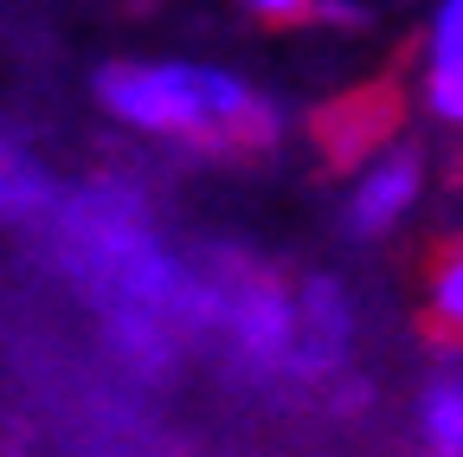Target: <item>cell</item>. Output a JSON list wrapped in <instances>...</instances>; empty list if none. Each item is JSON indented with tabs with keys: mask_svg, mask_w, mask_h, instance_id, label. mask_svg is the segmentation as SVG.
Masks as SVG:
<instances>
[{
	"mask_svg": "<svg viewBox=\"0 0 463 457\" xmlns=\"http://www.w3.org/2000/svg\"><path fill=\"white\" fill-rule=\"evenodd\" d=\"M97 97L116 123L200 155H258L277 136L270 103L213 65H109L97 78Z\"/></svg>",
	"mask_w": 463,
	"mask_h": 457,
	"instance_id": "6da1fadb",
	"label": "cell"
},
{
	"mask_svg": "<svg viewBox=\"0 0 463 457\" xmlns=\"http://www.w3.org/2000/svg\"><path fill=\"white\" fill-rule=\"evenodd\" d=\"M399 123H405V90H399V78H373V84H354V90L328 97V103L316 109L309 136H316V155H322L328 167H367L373 155L392 148Z\"/></svg>",
	"mask_w": 463,
	"mask_h": 457,
	"instance_id": "7a4b0ae2",
	"label": "cell"
},
{
	"mask_svg": "<svg viewBox=\"0 0 463 457\" xmlns=\"http://www.w3.org/2000/svg\"><path fill=\"white\" fill-rule=\"evenodd\" d=\"M419 335L444 355H463V233L438 239L419 264Z\"/></svg>",
	"mask_w": 463,
	"mask_h": 457,
	"instance_id": "3957f363",
	"label": "cell"
},
{
	"mask_svg": "<svg viewBox=\"0 0 463 457\" xmlns=\"http://www.w3.org/2000/svg\"><path fill=\"white\" fill-rule=\"evenodd\" d=\"M419 148H392V155H373L367 175L354 187V200H347V225L354 233H386V225L405 219V206L419 200Z\"/></svg>",
	"mask_w": 463,
	"mask_h": 457,
	"instance_id": "277c9868",
	"label": "cell"
},
{
	"mask_svg": "<svg viewBox=\"0 0 463 457\" xmlns=\"http://www.w3.org/2000/svg\"><path fill=\"white\" fill-rule=\"evenodd\" d=\"M425 90L438 103V117L463 123V20H438L431 26V71Z\"/></svg>",
	"mask_w": 463,
	"mask_h": 457,
	"instance_id": "5b68a950",
	"label": "cell"
},
{
	"mask_svg": "<svg viewBox=\"0 0 463 457\" xmlns=\"http://www.w3.org/2000/svg\"><path fill=\"white\" fill-rule=\"evenodd\" d=\"M419 432L431 457H463V380H431L419 399Z\"/></svg>",
	"mask_w": 463,
	"mask_h": 457,
	"instance_id": "8992f818",
	"label": "cell"
},
{
	"mask_svg": "<svg viewBox=\"0 0 463 457\" xmlns=\"http://www.w3.org/2000/svg\"><path fill=\"white\" fill-rule=\"evenodd\" d=\"M33 206H45V181H39V167L0 142V213H33Z\"/></svg>",
	"mask_w": 463,
	"mask_h": 457,
	"instance_id": "52a82bcc",
	"label": "cell"
},
{
	"mask_svg": "<svg viewBox=\"0 0 463 457\" xmlns=\"http://www.w3.org/2000/svg\"><path fill=\"white\" fill-rule=\"evenodd\" d=\"M251 7H258L264 20H309L316 0H251Z\"/></svg>",
	"mask_w": 463,
	"mask_h": 457,
	"instance_id": "ba28073f",
	"label": "cell"
},
{
	"mask_svg": "<svg viewBox=\"0 0 463 457\" xmlns=\"http://www.w3.org/2000/svg\"><path fill=\"white\" fill-rule=\"evenodd\" d=\"M438 20H463V0H444V7H438Z\"/></svg>",
	"mask_w": 463,
	"mask_h": 457,
	"instance_id": "9c48e42d",
	"label": "cell"
}]
</instances>
